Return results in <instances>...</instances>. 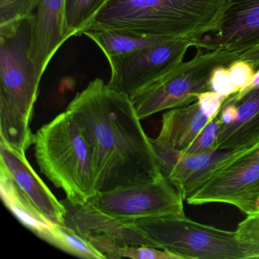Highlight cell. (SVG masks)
Here are the masks:
<instances>
[{"instance_id":"cell-24","label":"cell","mask_w":259,"mask_h":259,"mask_svg":"<svg viewBox=\"0 0 259 259\" xmlns=\"http://www.w3.org/2000/svg\"><path fill=\"white\" fill-rule=\"evenodd\" d=\"M236 238L239 242L259 246V212L247 215L242 222L238 224Z\"/></svg>"},{"instance_id":"cell-27","label":"cell","mask_w":259,"mask_h":259,"mask_svg":"<svg viewBox=\"0 0 259 259\" xmlns=\"http://www.w3.org/2000/svg\"><path fill=\"white\" fill-rule=\"evenodd\" d=\"M237 113V104L235 103H224L218 117L222 125H229L234 121Z\"/></svg>"},{"instance_id":"cell-5","label":"cell","mask_w":259,"mask_h":259,"mask_svg":"<svg viewBox=\"0 0 259 259\" xmlns=\"http://www.w3.org/2000/svg\"><path fill=\"white\" fill-rule=\"evenodd\" d=\"M156 248L181 259L259 258V246L241 243L235 231L200 224L184 217L136 220Z\"/></svg>"},{"instance_id":"cell-9","label":"cell","mask_w":259,"mask_h":259,"mask_svg":"<svg viewBox=\"0 0 259 259\" xmlns=\"http://www.w3.org/2000/svg\"><path fill=\"white\" fill-rule=\"evenodd\" d=\"M183 196L164 177L154 181L97 193L89 203L113 218L136 221L186 216Z\"/></svg>"},{"instance_id":"cell-15","label":"cell","mask_w":259,"mask_h":259,"mask_svg":"<svg viewBox=\"0 0 259 259\" xmlns=\"http://www.w3.org/2000/svg\"><path fill=\"white\" fill-rule=\"evenodd\" d=\"M210 121L197 101L168 110L162 116L160 133L156 139H151V142L154 147L183 151Z\"/></svg>"},{"instance_id":"cell-6","label":"cell","mask_w":259,"mask_h":259,"mask_svg":"<svg viewBox=\"0 0 259 259\" xmlns=\"http://www.w3.org/2000/svg\"><path fill=\"white\" fill-rule=\"evenodd\" d=\"M218 63L198 50L192 60L182 62L164 75L131 97L141 120L164 110L189 105L196 94L208 91V81Z\"/></svg>"},{"instance_id":"cell-2","label":"cell","mask_w":259,"mask_h":259,"mask_svg":"<svg viewBox=\"0 0 259 259\" xmlns=\"http://www.w3.org/2000/svg\"><path fill=\"white\" fill-rule=\"evenodd\" d=\"M227 0H108L87 28L198 42L216 31ZM86 28V29H87ZM197 46V45H196Z\"/></svg>"},{"instance_id":"cell-22","label":"cell","mask_w":259,"mask_h":259,"mask_svg":"<svg viewBox=\"0 0 259 259\" xmlns=\"http://www.w3.org/2000/svg\"><path fill=\"white\" fill-rule=\"evenodd\" d=\"M38 0H0V26L31 16Z\"/></svg>"},{"instance_id":"cell-14","label":"cell","mask_w":259,"mask_h":259,"mask_svg":"<svg viewBox=\"0 0 259 259\" xmlns=\"http://www.w3.org/2000/svg\"><path fill=\"white\" fill-rule=\"evenodd\" d=\"M214 150L197 154L180 153L169 172L163 176L186 200L198 190L217 169L244 151Z\"/></svg>"},{"instance_id":"cell-20","label":"cell","mask_w":259,"mask_h":259,"mask_svg":"<svg viewBox=\"0 0 259 259\" xmlns=\"http://www.w3.org/2000/svg\"><path fill=\"white\" fill-rule=\"evenodd\" d=\"M259 113V89L247 94L237 103V113L232 123L222 125L220 128L216 144L227 139L241 125L254 117Z\"/></svg>"},{"instance_id":"cell-4","label":"cell","mask_w":259,"mask_h":259,"mask_svg":"<svg viewBox=\"0 0 259 259\" xmlns=\"http://www.w3.org/2000/svg\"><path fill=\"white\" fill-rule=\"evenodd\" d=\"M33 145L40 172L67 199L84 204L98 193L90 148L68 110L39 128Z\"/></svg>"},{"instance_id":"cell-3","label":"cell","mask_w":259,"mask_h":259,"mask_svg":"<svg viewBox=\"0 0 259 259\" xmlns=\"http://www.w3.org/2000/svg\"><path fill=\"white\" fill-rule=\"evenodd\" d=\"M33 16L0 26V141L25 154L39 81L31 58Z\"/></svg>"},{"instance_id":"cell-29","label":"cell","mask_w":259,"mask_h":259,"mask_svg":"<svg viewBox=\"0 0 259 259\" xmlns=\"http://www.w3.org/2000/svg\"><path fill=\"white\" fill-rule=\"evenodd\" d=\"M239 60H243L256 67H259V46L243 54Z\"/></svg>"},{"instance_id":"cell-8","label":"cell","mask_w":259,"mask_h":259,"mask_svg":"<svg viewBox=\"0 0 259 259\" xmlns=\"http://www.w3.org/2000/svg\"><path fill=\"white\" fill-rule=\"evenodd\" d=\"M196 42L187 39L162 40L121 57L109 59V87L133 97L183 62L188 49Z\"/></svg>"},{"instance_id":"cell-10","label":"cell","mask_w":259,"mask_h":259,"mask_svg":"<svg viewBox=\"0 0 259 259\" xmlns=\"http://www.w3.org/2000/svg\"><path fill=\"white\" fill-rule=\"evenodd\" d=\"M258 46L259 0H227L216 31L204 36L196 48L227 67Z\"/></svg>"},{"instance_id":"cell-7","label":"cell","mask_w":259,"mask_h":259,"mask_svg":"<svg viewBox=\"0 0 259 259\" xmlns=\"http://www.w3.org/2000/svg\"><path fill=\"white\" fill-rule=\"evenodd\" d=\"M259 197V142L220 166L186 202L226 203L246 215L256 213Z\"/></svg>"},{"instance_id":"cell-11","label":"cell","mask_w":259,"mask_h":259,"mask_svg":"<svg viewBox=\"0 0 259 259\" xmlns=\"http://www.w3.org/2000/svg\"><path fill=\"white\" fill-rule=\"evenodd\" d=\"M61 201L66 209V227L87 240L102 237L122 245H147L156 248L154 242L133 221L113 218L89 202L76 204L67 198Z\"/></svg>"},{"instance_id":"cell-23","label":"cell","mask_w":259,"mask_h":259,"mask_svg":"<svg viewBox=\"0 0 259 259\" xmlns=\"http://www.w3.org/2000/svg\"><path fill=\"white\" fill-rule=\"evenodd\" d=\"M208 91L221 94L227 98L239 93V89L232 81L229 69L226 66H218L210 74Z\"/></svg>"},{"instance_id":"cell-13","label":"cell","mask_w":259,"mask_h":259,"mask_svg":"<svg viewBox=\"0 0 259 259\" xmlns=\"http://www.w3.org/2000/svg\"><path fill=\"white\" fill-rule=\"evenodd\" d=\"M65 0H38L33 13L31 58L40 81L51 59L66 41Z\"/></svg>"},{"instance_id":"cell-16","label":"cell","mask_w":259,"mask_h":259,"mask_svg":"<svg viewBox=\"0 0 259 259\" xmlns=\"http://www.w3.org/2000/svg\"><path fill=\"white\" fill-rule=\"evenodd\" d=\"M0 189L6 207L28 230L52 245L60 225L51 222L30 202L2 166H0Z\"/></svg>"},{"instance_id":"cell-17","label":"cell","mask_w":259,"mask_h":259,"mask_svg":"<svg viewBox=\"0 0 259 259\" xmlns=\"http://www.w3.org/2000/svg\"><path fill=\"white\" fill-rule=\"evenodd\" d=\"M83 34L93 40L107 60L121 57L164 39L153 38L125 30L87 28Z\"/></svg>"},{"instance_id":"cell-25","label":"cell","mask_w":259,"mask_h":259,"mask_svg":"<svg viewBox=\"0 0 259 259\" xmlns=\"http://www.w3.org/2000/svg\"><path fill=\"white\" fill-rule=\"evenodd\" d=\"M229 72L233 84L239 89V93L243 92L254 79V67L243 60H237L229 65Z\"/></svg>"},{"instance_id":"cell-21","label":"cell","mask_w":259,"mask_h":259,"mask_svg":"<svg viewBox=\"0 0 259 259\" xmlns=\"http://www.w3.org/2000/svg\"><path fill=\"white\" fill-rule=\"evenodd\" d=\"M221 125L222 122L218 116L210 120L198 133L192 143L181 152L185 154H197L214 151Z\"/></svg>"},{"instance_id":"cell-28","label":"cell","mask_w":259,"mask_h":259,"mask_svg":"<svg viewBox=\"0 0 259 259\" xmlns=\"http://www.w3.org/2000/svg\"><path fill=\"white\" fill-rule=\"evenodd\" d=\"M259 89V70L258 72H256L255 75H254V79H253L252 82L251 83L248 87H247L243 92H240V93L236 94V95H232V96L228 97L227 99L225 100L224 102L225 103H235L237 104L238 102L241 101L247 94L249 93L251 91L254 90V89Z\"/></svg>"},{"instance_id":"cell-12","label":"cell","mask_w":259,"mask_h":259,"mask_svg":"<svg viewBox=\"0 0 259 259\" xmlns=\"http://www.w3.org/2000/svg\"><path fill=\"white\" fill-rule=\"evenodd\" d=\"M0 166L10 174L30 202L51 222L66 226V207L36 174L25 154L0 141Z\"/></svg>"},{"instance_id":"cell-19","label":"cell","mask_w":259,"mask_h":259,"mask_svg":"<svg viewBox=\"0 0 259 259\" xmlns=\"http://www.w3.org/2000/svg\"><path fill=\"white\" fill-rule=\"evenodd\" d=\"M53 245L81 258L106 259L89 241L66 226H60Z\"/></svg>"},{"instance_id":"cell-26","label":"cell","mask_w":259,"mask_h":259,"mask_svg":"<svg viewBox=\"0 0 259 259\" xmlns=\"http://www.w3.org/2000/svg\"><path fill=\"white\" fill-rule=\"evenodd\" d=\"M197 102L199 104L203 113L210 119H214L218 116L224 101L227 99L225 96L212 92L204 91L195 95Z\"/></svg>"},{"instance_id":"cell-1","label":"cell","mask_w":259,"mask_h":259,"mask_svg":"<svg viewBox=\"0 0 259 259\" xmlns=\"http://www.w3.org/2000/svg\"><path fill=\"white\" fill-rule=\"evenodd\" d=\"M66 110L90 148L98 193L163 177L151 138L142 128L130 97L95 78L77 94Z\"/></svg>"},{"instance_id":"cell-18","label":"cell","mask_w":259,"mask_h":259,"mask_svg":"<svg viewBox=\"0 0 259 259\" xmlns=\"http://www.w3.org/2000/svg\"><path fill=\"white\" fill-rule=\"evenodd\" d=\"M108 0H65L64 35L66 40L83 34Z\"/></svg>"}]
</instances>
